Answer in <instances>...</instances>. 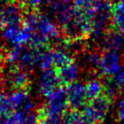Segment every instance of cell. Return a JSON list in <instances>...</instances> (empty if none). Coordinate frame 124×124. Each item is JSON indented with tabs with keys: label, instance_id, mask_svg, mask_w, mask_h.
Wrapping results in <instances>:
<instances>
[{
	"label": "cell",
	"instance_id": "9c48e42d",
	"mask_svg": "<svg viewBox=\"0 0 124 124\" xmlns=\"http://www.w3.org/2000/svg\"><path fill=\"white\" fill-rule=\"evenodd\" d=\"M60 82L57 70L48 69L42 71L38 81V91L43 97L46 98L60 86Z\"/></svg>",
	"mask_w": 124,
	"mask_h": 124
},
{
	"label": "cell",
	"instance_id": "7c38bea8",
	"mask_svg": "<svg viewBox=\"0 0 124 124\" xmlns=\"http://www.w3.org/2000/svg\"><path fill=\"white\" fill-rule=\"evenodd\" d=\"M79 67L74 61L62 66L61 68L57 69V73L60 78V81L64 84H71L78 81L79 77Z\"/></svg>",
	"mask_w": 124,
	"mask_h": 124
},
{
	"label": "cell",
	"instance_id": "4316f807",
	"mask_svg": "<svg viewBox=\"0 0 124 124\" xmlns=\"http://www.w3.org/2000/svg\"><path fill=\"white\" fill-rule=\"evenodd\" d=\"M16 2H17V3H19L20 5H23V4H29V1L30 0H15Z\"/></svg>",
	"mask_w": 124,
	"mask_h": 124
},
{
	"label": "cell",
	"instance_id": "4fadbf2b",
	"mask_svg": "<svg viewBox=\"0 0 124 124\" xmlns=\"http://www.w3.org/2000/svg\"><path fill=\"white\" fill-rule=\"evenodd\" d=\"M101 42L105 50H114V51H119L124 44L123 36L116 29L108 31L101 40Z\"/></svg>",
	"mask_w": 124,
	"mask_h": 124
},
{
	"label": "cell",
	"instance_id": "e575fe53",
	"mask_svg": "<svg viewBox=\"0 0 124 124\" xmlns=\"http://www.w3.org/2000/svg\"><path fill=\"white\" fill-rule=\"evenodd\" d=\"M122 124H124V122H123V123H122Z\"/></svg>",
	"mask_w": 124,
	"mask_h": 124
},
{
	"label": "cell",
	"instance_id": "5b68a950",
	"mask_svg": "<svg viewBox=\"0 0 124 124\" xmlns=\"http://www.w3.org/2000/svg\"><path fill=\"white\" fill-rule=\"evenodd\" d=\"M110 105L111 98L104 94L86 105L82 108V112L91 123L98 124L105 119L107 113L109 110Z\"/></svg>",
	"mask_w": 124,
	"mask_h": 124
},
{
	"label": "cell",
	"instance_id": "52a82bcc",
	"mask_svg": "<svg viewBox=\"0 0 124 124\" xmlns=\"http://www.w3.org/2000/svg\"><path fill=\"white\" fill-rule=\"evenodd\" d=\"M0 18L3 26L22 25L24 20L22 5L16 1L9 2L0 7Z\"/></svg>",
	"mask_w": 124,
	"mask_h": 124
},
{
	"label": "cell",
	"instance_id": "f1b7e54d",
	"mask_svg": "<svg viewBox=\"0 0 124 124\" xmlns=\"http://www.w3.org/2000/svg\"><path fill=\"white\" fill-rule=\"evenodd\" d=\"M111 3H114V4H118V3H122L124 2V0H109Z\"/></svg>",
	"mask_w": 124,
	"mask_h": 124
},
{
	"label": "cell",
	"instance_id": "ac0fdd59",
	"mask_svg": "<svg viewBox=\"0 0 124 124\" xmlns=\"http://www.w3.org/2000/svg\"><path fill=\"white\" fill-rule=\"evenodd\" d=\"M21 51H22V47H11L4 57L5 63L10 67H17L19 63Z\"/></svg>",
	"mask_w": 124,
	"mask_h": 124
},
{
	"label": "cell",
	"instance_id": "f546056e",
	"mask_svg": "<svg viewBox=\"0 0 124 124\" xmlns=\"http://www.w3.org/2000/svg\"><path fill=\"white\" fill-rule=\"evenodd\" d=\"M3 96H4V94H3L2 89H1V86H0V102H1V100H2V98H3Z\"/></svg>",
	"mask_w": 124,
	"mask_h": 124
},
{
	"label": "cell",
	"instance_id": "d4e9b609",
	"mask_svg": "<svg viewBox=\"0 0 124 124\" xmlns=\"http://www.w3.org/2000/svg\"><path fill=\"white\" fill-rule=\"evenodd\" d=\"M42 120V114L40 111H32L28 114V119L26 124H40Z\"/></svg>",
	"mask_w": 124,
	"mask_h": 124
},
{
	"label": "cell",
	"instance_id": "cb8c5ba5",
	"mask_svg": "<svg viewBox=\"0 0 124 124\" xmlns=\"http://www.w3.org/2000/svg\"><path fill=\"white\" fill-rule=\"evenodd\" d=\"M40 124H64L63 119L61 117L55 116H42V120Z\"/></svg>",
	"mask_w": 124,
	"mask_h": 124
},
{
	"label": "cell",
	"instance_id": "484cf974",
	"mask_svg": "<svg viewBox=\"0 0 124 124\" xmlns=\"http://www.w3.org/2000/svg\"><path fill=\"white\" fill-rule=\"evenodd\" d=\"M117 117L122 123L124 122V97L121 98L117 104Z\"/></svg>",
	"mask_w": 124,
	"mask_h": 124
},
{
	"label": "cell",
	"instance_id": "603a6c76",
	"mask_svg": "<svg viewBox=\"0 0 124 124\" xmlns=\"http://www.w3.org/2000/svg\"><path fill=\"white\" fill-rule=\"evenodd\" d=\"M97 0H74V6L79 11H86L93 7Z\"/></svg>",
	"mask_w": 124,
	"mask_h": 124
},
{
	"label": "cell",
	"instance_id": "277c9868",
	"mask_svg": "<svg viewBox=\"0 0 124 124\" xmlns=\"http://www.w3.org/2000/svg\"><path fill=\"white\" fill-rule=\"evenodd\" d=\"M33 33L22 25L5 26L3 27L1 37L12 47H24L27 45H31Z\"/></svg>",
	"mask_w": 124,
	"mask_h": 124
},
{
	"label": "cell",
	"instance_id": "4dcf8cb0",
	"mask_svg": "<svg viewBox=\"0 0 124 124\" xmlns=\"http://www.w3.org/2000/svg\"><path fill=\"white\" fill-rule=\"evenodd\" d=\"M121 91H122V93L124 94V83H123V85H122V87H121Z\"/></svg>",
	"mask_w": 124,
	"mask_h": 124
},
{
	"label": "cell",
	"instance_id": "83f0119b",
	"mask_svg": "<svg viewBox=\"0 0 124 124\" xmlns=\"http://www.w3.org/2000/svg\"><path fill=\"white\" fill-rule=\"evenodd\" d=\"M12 1H15V0H0V7L4 6L5 4H7L9 2H12Z\"/></svg>",
	"mask_w": 124,
	"mask_h": 124
},
{
	"label": "cell",
	"instance_id": "5bb4252c",
	"mask_svg": "<svg viewBox=\"0 0 124 124\" xmlns=\"http://www.w3.org/2000/svg\"><path fill=\"white\" fill-rule=\"evenodd\" d=\"M85 90L87 99L93 101L105 93V84L101 82V80L97 78H91L85 83Z\"/></svg>",
	"mask_w": 124,
	"mask_h": 124
},
{
	"label": "cell",
	"instance_id": "836d02e7",
	"mask_svg": "<svg viewBox=\"0 0 124 124\" xmlns=\"http://www.w3.org/2000/svg\"><path fill=\"white\" fill-rule=\"evenodd\" d=\"M0 66H1V54H0Z\"/></svg>",
	"mask_w": 124,
	"mask_h": 124
},
{
	"label": "cell",
	"instance_id": "2e32d148",
	"mask_svg": "<svg viewBox=\"0 0 124 124\" xmlns=\"http://www.w3.org/2000/svg\"><path fill=\"white\" fill-rule=\"evenodd\" d=\"M52 56H53V63L54 67L57 69L61 68L62 66L70 63L73 61L70 53L65 48H55L52 49Z\"/></svg>",
	"mask_w": 124,
	"mask_h": 124
},
{
	"label": "cell",
	"instance_id": "3957f363",
	"mask_svg": "<svg viewBox=\"0 0 124 124\" xmlns=\"http://www.w3.org/2000/svg\"><path fill=\"white\" fill-rule=\"evenodd\" d=\"M46 99V104L45 108L40 110L42 116L61 117L69 107L67 89L63 86H59Z\"/></svg>",
	"mask_w": 124,
	"mask_h": 124
},
{
	"label": "cell",
	"instance_id": "30bf717a",
	"mask_svg": "<svg viewBox=\"0 0 124 124\" xmlns=\"http://www.w3.org/2000/svg\"><path fill=\"white\" fill-rule=\"evenodd\" d=\"M29 79L28 71L19 67H10L4 77L5 84L14 89H23L29 83Z\"/></svg>",
	"mask_w": 124,
	"mask_h": 124
},
{
	"label": "cell",
	"instance_id": "e0dca14e",
	"mask_svg": "<svg viewBox=\"0 0 124 124\" xmlns=\"http://www.w3.org/2000/svg\"><path fill=\"white\" fill-rule=\"evenodd\" d=\"M64 124H93L91 123L87 117L84 115L82 111L78 110H72L67 112L63 118Z\"/></svg>",
	"mask_w": 124,
	"mask_h": 124
},
{
	"label": "cell",
	"instance_id": "8992f818",
	"mask_svg": "<svg viewBox=\"0 0 124 124\" xmlns=\"http://www.w3.org/2000/svg\"><path fill=\"white\" fill-rule=\"evenodd\" d=\"M122 57L119 51L105 50L102 53L101 61L97 70L100 75L112 78L122 69Z\"/></svg>",
	"mask_w": 124,
	"mask_h": 124
},
{
	"label": "cell",
	"instance_id": "8fae6325",
	"mask_svg": "<svg viewBox=\"0 0 124 124\" xmlns=\"http://www.w3.org/2000/svg\"><path fill=\"white\" fill-rule=\"evenodd\" d=\"M43 49L35 48L33 46L31 47H22L19 63L17 67L22 68L26 71L32 70L35 67H39V62L41 58Z\"/></svg>",
	"mask_w": 124,
	"mask_h": 124
},
{
	"label": "cell",
	"instance_id": "d6986e66",
	"mask_svg": "<svg viewBox=\"0 0 124 124\" xmlns=\"http://www.w3.org/2000/svg\"><path fill=\"white\" fill-rule=\"evenodd\" d=\"M111 22H112L114 28L124 22V2L114 4L112 6Z\"/></svg>",
	"mask_w": 124,
	"mask_h": 124
},
{
	"label": "cell",
	"instance_id": "ffe728a7",
	"mask_svg": "<svg viewBox=\"0 0 124 124\" xmlns=\"http://www.w3.org/2000/svg\"><path fill=\"white\" fill-rule=\"evenodd\" d=\"M53 67H54V63H53L52 49H43L39 62V68L45 71V70L52 69Z\"/></svg>",
	"mask_w": 124,
	"mask_h": 124
},
{
	"label": "cell",
	"instance_id": "9a60e30c",
	"mask_svg": "<svg viewBox=\"0 0 124 124\" xmlns=\"http://www.w3.org/2000/svg\"><path fill=\"white\" fill-rule=\"evenodd\" d=\"M28 113L23 110H14L3 115L0 124H26Z\"/></svg>",
	"mask_w": 124,
	"mask_h": 124
},
{
	"label": "cell",
	"instance_id": "d6a6232c",
	"mask_svg": "<svg viewBox=\"0 0 124 124\" xmlns=\"http://www.w3.org/2000/svg\"><path fill=\"white\" fill-rule=\"evenodd\" d=\"M2 117H3V114L0 112V122H1V119H2Z\"/></svg>",
	"mask_w": 124,
	"mask_h": 124
},
{
	"label": "cell",
	"instance_id": "6da1fadb",
	"mask_svg": "<svg viewBox=\"0 0 124 124\" xmlns=\"http://www.w3.org/2000/svg\"><path fill=\"white\" fill-rule=\"evenodd\" d=\"M22 24L33 33L31 46L35 48L44 49L49 42L60 39L58 25L49 16L36 11L28 12Z\"/></svg>",
	"mask_w": 124,
	"mask_h": 124
},
{
	"label": "cell",
	"instance_id": "44dd1931",
	"mask_svg": "<svg viewBox=\"0 0 124 124\" xmlns=\"http://www.w3.org/2000/svg\"><path fill=\"white\" fill-rule=\"evenodd\" d=\"M108 83L111 86H113L116 90H121V87L124 83V66L114 77L110 78Z\"/></svg>",
	"mask_w": 124,
	"mask_h": 124
},
{
	"label": "cell",
	"instance_id": "1f68e13d",
	"mask_svg": "<svg viewBox=\"0 0 124 124\" xmlns=\"http://www.w3.org/2000/svg\"><path fill=\"white\" fill-rule=\"evenodd\" d=\"M2 27H4V26H3V23H2V21H1V18H0V28H2Z\"/></svg>",
	"mask_w": 124,
	"mask_h": 124
},
{
	"label": "cell",
	"instance_id": "7a4b0ae2",
	"mask_svg": "<svg viewBox=\"0 0 124 124\" xmlns=\"http://www.w3.org/2000/svg\"><path fill=\"white\" fill-rule=\"evenodd\" d=\"M35 103L24 89H14L8 94H4L0 102V112L5 115L14 110H23L26 113L34 111Z\"/></svg>",
	"mask_w": 124,
	"mask_h": 124
},
{
	"label": "cell",
	"instance_id": "ba28073f",
	"mask_svg": "<svg viewBox=\"0 0 124 124\" xmlns=\"http://www.w3.org/2000/svg\"><path fill=\"white\" fill-rule=\"evenodd\" d=\"M67 97L69 107L73 110H78L79 108H83L86 105L87 95L85 90V84L81 81H76L67 86Z\"/></svg>",
	"mask_w": 124,
	"mask_h": 124
},
{
	"label": "cell",
	"instance_id": "7402d4cb",
	"mask_svg": "<svg viewBox=\"0 0 124 124\" xmlns=\"http://www.w3.org/2000/svg\"><path fill=\"white\" fill-rule=\"evenodd\" d=\"M101 56H102V53L97 51H91L85 55V61L89 66L98 69L101 61Z\"/></svg>",
	"mask_w": 124,
	"mask_h": 124
}]
</instances>
